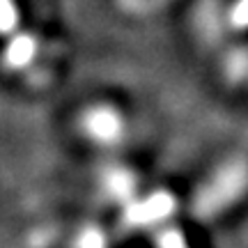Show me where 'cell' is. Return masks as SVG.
<instances>
[{
    "label": "cell",
    "mask_w": 248,
    "mask_h": 248,
    "mask_svg": "<svg viewBox=\"0 0 248 248\" xmlns=\"http://www.w3.org/2000/svg\"><path fill=\"white\" fill-rule=\"evenodd\" d=\"M113 126H115L113 117H110V115H101V117H97V120L92 122V131L97 133V136L108 138V136H113Z\"/></svg>",
    "instance_id": "6da1fadb"
}]
</instances>
